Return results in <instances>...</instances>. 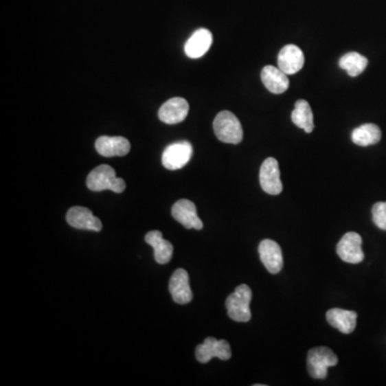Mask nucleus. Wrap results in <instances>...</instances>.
Returning <instances> with one entry per match:
<instances>
[{
  "label": "nucleus",
  "mask_w": 386,
  "mask_h": 386,
  "mask_svg": "<svg viewBox=\"0 0 386 386\" xmlns=\"http://www.w3.org/2000/svg\"><path fill=\"white\" fill-rule=\"evenodd\" d=\"M337 364V355L328 347L313 348L307 356V368L315 379H326L328 368Z\"/></svg>",
  "instance_id": "nucleus-4"
},
{
  "label": "nucleus",
  "mask_w": 386,
  "mask_h": 386,
  "mask_svg": "<svg viewBox=\"0 0 386 386\" xmlns=\"http://www.w3.org/2000/svg\"><path fill=\"white\" fill-rule=\"evenodd\" d=\"M305 57L299 47L288 45L279 52L278 68L288 76L297 73L304 67Z\"/></svg>",
  "instance_id": "nucleus-14"
},
{
  "label": "nucleus",
  "mask_w": 386,
  "mask_h": 386,
  "mask_svg": "<svg viewBox=\"0 0 386 386\" xmlns=\"http://www.w3.org/2000/svg\"><path fill=\"white\" fill-rule=\"evenodd\" d=\"M192 145L187 141L173 143L164 149L162 154V164L171 171L181 169L190 161L192 157Z\"/></svg>",
  "instance_id": "nucleus-5"
},
{
  "label": "nucleus",
  "mask_w": 386,
  "mask_h": 386,
  "mask_svg": "<svg viewBox=\"0 0 386 386\" xmlns=\"http://www.w3.org/2000/svg\"><path fill=\"white\" fill-rule=\"evenodd\" d=\"M260 183L265 192L277 196L282 191V183L280 179V170L278 161L275 158H267L262 163L260 169Z\"/></svg>",
  "instance_id": "nucleus-8"
},
{
  "label": "nucleus",
  "mask_w": 386,
  "mask_h": 386,
  "mask_svg": "<svg viewBox=\"0 0 386 386\" xmlns=\"http://www.w3.org/2000/svg\"><path fill=\"white\" fill-rule=\"evenodd\" d=\"M251 288L247 284H240L235 288V291L227 296L225 302L229 317L236 322H248L251 319Z\"/></svg>",
  "instance_id": "nucleus-2"
},
{
  "label": "nucleus",
  "mask_w": 386,
  "mask_h": 386,
  "mask_svg": "<svg viewBox=\"0 0 386 386\" xmlns=\"http://www.w3.org/2000/svg\"><path fill=\"white\" fill-rule=\"evenodd\" d=\"M262 82L271 93L280 95L290 86L288 74L274 66H266L261 72Z\"/></svg>",
  "instance_id": "nucleus-17"
},
{
  "label": "nucleus",
  "mask_w": 386,
  "mask_h": 386,
  "mask_svg": "<svg viewBox=\"0 0 386 386\" xmlns=\"http://www.w3.org/2000/svg\"><path fill=\"white\" fill-rule=\"evenodd\" d=\"M87 187L91 191L112 190L116 193L125 191V181L116 177L115 171L110 166L102 164L93 169L87 177Z\"/></svg>",
  "instance_id": "nucleus-1"
},
{
  "label": "nucleus",
  "mask_w": 386,
  "mask_h": 386,
  "mask_svg": "<svg viewBox=\"0 0 386 386\" xmlns=\"http://www.w3.org/2000/svg\"><path fill=\"white\" fill-rule=\"evenodd\" d=\"M169 290L175 303L185 305L192 301L193 294L189 284V275L185 269H179L174 271L170 279Z\"/></svg>",
  "instance_id": "nucleus-11"
},
{
  "label": "nucleus",
  "mask_w": 386,
  "mask_h": 386,
  "mask_svg": "<svg viewBox=\"0 0 386 386\" xmlns=\"http://www.w3.org/2000/svg\"><path fill=\"white\" fill-rule=\"evenodd\" d=\"M292 122L298 128L305 131V133H313L315 124H313V114L311 111L310 105L306 100H298L295 103L293 112H292Z\"/></svg>",
  "instance_id": "nucleus-21"
},
{
  "label": "nucleus",
  "mask_w": 386,
  "mask_h": 386,
  "mask_svg": "<svg viewBox=\"0 0 386 386\" xmlns=\"http://www.w3.org/2000/svg\"><path fill=\"white\" fill-rule=\"evenodd\" d=\"M340 68L347 71V73L352 78L359 76L363 73L365 69L368 66V59L362 56L356 52H351L348 54L343 55L339 60Z\"/></svg>",
  "instance_id": "nucleus-22"
},
{
  "label": "nucleus",
  "mask_w": 386,
  "mask_h": 386,
  "mask_svg": "<svg viewBox=\"0 0 386 386\" xmlns=\"http://www.w3.org/2000/svg\"><path fill=\"white\" fill-rule=\"evenodd\" d=\"M381 130L374 124H365L353 130L352 141L359 146L366 147L379 143L381 139Z\"/></svg>",
  "instance_id": "nucleus-20"
},
{
  "label": "nucleus",
  "mask_w": 386,
  "mask_h": 386,
  "mask_svg": "<svg viewBox=\"0 0 386 386\" xmlns=\"http://www.w3.org/2000/svg\"><path fill=\"white\" fill-rule=\"evenodd\" d=\"M214 131L219 141L227 144H238L244 135L240 120L229 111H223L216 116Z\"/></svg>",
  "instance_id": "nucleus-3"
},
{
  "label": "nucleus",
  "mask_w": 386,
  "mask_h": 386,
  "mask_svg": "<svg viewBox=\"0 0 386 386\" xmlns=\"http://www.w3.org/2000/svg\"><path fill=\"white\" fill-rule=\"evenodd\" d=\"M130 143L126 137H100L95 141V149L103 157L126 156L130 152Z\"/></svg>",
  "instance_id": "nucleus-16"
},
{
  "label": "nucleus",
  "mask_w": 386,
  "mask_h": 386,
  "mask_svg": "<svg viewBox=\"0 0 386 386\" xmlns=\"http://www.w3.org/2000/svg\"><path fill=\"white\" fill-rule=\"evenodd\" d=\"M172 216L186 229H196V230L203 229V223L196 214V205L191 201H177L172 207Z\"/></svg>",
  "instance_id": "nucleus-9"
},
{
  "label": "nucleus",
  "mask_w": 386,
  "mask_h": 386,
  "mask_svg": "<svg viewBox=\"0 0 386 386\" xmlns=\"http://www.w3.org/2000/svg\"><path fill=\"white\" fill-rule=\"evenodd\" d=\"M362 242V238L357 233L345 234L337 245V254L340 259L351 264L361 263L365 258Z\"/></svg>",
  "instance_id": "nucleus-7"
},
{
  "label": "nucleus",
  "mask_w": 386,
  "mask_h": 386,
  "mask_svg": "<svg viewBox=\"0 0 386 386\" xmlns=\"http://www.w3.org/2000/svg\"><path fill=\"white\" fill-rule=\"evenodd\" d=\"M145 242L155 250V259L159 264H166L171 261L173 256V246L169 240L162 238L160 231H150L145 236Z\"/></svg>",
  "instance_id": "nucleus-19"
},
{
  "label": "nucleus",
  "mask_w": 386,
  "mask_h": 386,
  "mask_svg": "<svg viewBox=\"0 0 386 386\" xmlns=\"http://www.w3.org/2000/svg\"><path fill=\"white\" fill-rule=\"evenodd\" d=\"M67 223L78 230L99 232L102 229L100 219L95 217L91 209L81 206H76L68 210Z\"/></svg>",
  "instance_id": "nucleus-10"
},
{
  "label": "nucleus",
  "mask_w": 386,
  "mask_h": 386,
  "mask_svg": "<svg viewBox=\"0 0 386 386\" xmlns=\"http://www.w3.org/2000/svg\"><path fill=\"white\" fill-rule=\"evenodd\" d=\"M261 261L271 274H278L284 266L282 248L271 240H262L259 246Z\"/></svg>",
  "instance_id": "nucleus-13"
},
{
  "label": "nucleus",
  "mask_w": 386,
  "mask_h": 386,
  "mask_svg": "<svg viewBox=\"0 0 386 386\" xmlns=\"http://www.w3.org/2000/svg\"><path fill=\"white\" fill-rule=\"evenodd\" d=\"M188 112V101L186 99L175 97L162 104L158 115L161 122L169 124V125H175V124H179L186 120Z\"/></svg>",
  "instance_id": "nucleus-12"
},
{
  "label": "nucleus",
  "mask_w": 386,
  "mask_h": 386,
  "mask_svg": "<svg viewBox=\"0 0 386 386\" xmlns=\"http://www.w3.org/2000/svg\"><path fill=\"white\" fill-rule=\"evenodd\" d=\"M213 43V34L205 28H200L189 38L185 45V53L190 58H200L207 53Z\"/></svg>",
  "instance_id": "nucleus-15"
},
{
  "label": "nucleus",
  "mask_w": 386,
  "mask_h": 386,
  "mask_svg": "<svg viewBox=\"0 0 386 386\" xmlns=\"http://www.w3.org/2000/svg\"><path fill=\"white\" fill-rule=\"evenodd\" d=\"M372 218L376 227L386 231V202H378L372 207Z\"/></svg>",
  "instance_id": "nucleus-23"
},
{
  "label": "nucleus",
  "mask_w": 386,
  "mask_h": 386,
  "mask_svg": "<svg viewBox=\"0 0 386 386\" xmlns=\"http://www.w3.org/2000/svg\"><path fill=\"white\" fill-rule=\"evenodd\" d=\"M230 345L225 340H218L214 337L206 338L205 341L202 345H198L196 350V356L198 362H209L214 357H218L223 361H227L231 359Z\"/></svg>",
  "instance_id": "nucleus-6"
},
{
  "label": "nucleus",
  "mask_w": 386,
  "mask_h": 386,
  "mask_svg": "<svg viewBox=\"0 0 386 386\" xmlns=\"http://www.w3.org/2000/svg\"><path fill=\"white\" fill-rule=\"evenodd\" d=\"M326 319L332 328H337L343 334H351L356 328L357 313L345 309H330L326 313Z\"/></svg>",
  "instance_id": "nucleus-18"
}]
</instances>
